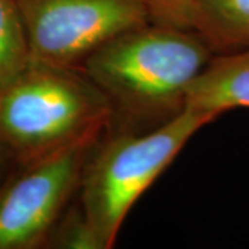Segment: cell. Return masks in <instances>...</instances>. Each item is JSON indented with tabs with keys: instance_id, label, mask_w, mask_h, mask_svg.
I'll return each mask as SVG.
<instances>
[{
	"instance_id": "obj_10",
	"label": "cell",
	"mask_w": 249,
	"mask_h": 249,
	"mask_svg": "<svg viewBox=\"0 0 249 249\" xmlns=\"http://www.w3.org/2000/svg\"><path fill=\"white\" fill-rule=\"evenodd\" d=\"M151 22L190 29L193 0H145Z\"/></svg>"
},
{
	"instance_id": "obj_6",
	"label": "cell",
	"mask_w": 249,
	"mask_h": 249,
	"mask_svg": "<svg viewBox=\"0 0 249 249\" xmlns=\"http://www.w3.org/2000/svg\"><path fill=\"white\" fill-rule=\"evenodd\" d=\"M184 107L213 119L234 108L249 107V45L213 55L190 85Z\"/></svg>"
},
{
	"instance_id": "obj_9",
	"label": "cell",
	"mask_w": 249,
	"mask_h": 249,
	"mask_svg": "<svg viewBox=\"0 0 249 249\" xmlns=\"http://www.w3.org/2000/svg\"><path fill=\"white\" fill-rule=\"evenodd\" d=\"M46 247L67 249H107L104 241L90 223L82 205L67 208L54 226Z\"/></svg>"
},
{
	"instance_id": "obj_1",
	"label": "cell",
	"mask_w": 249,
	"mask_h": 249,
	"mask_svg": "<svg viewBox=\"0 0 249 249\" xmlns=\"http://www.w3.org/2000/svg\"><path fill=\"white\" fill-rule=\"evenodd\" d=\"M213 54L196 31L152 22L98 47L80 70L104 91L115 114L172 118L184 108L187 90Z\"/></svg>"
},
{
	"instance_id": "obj_8",
	"label": "cell",
	"mask_w": 249,
	"mask_h": 249,
	"mask_svg": "<svg viewBox=\"0 0 249 249\" xmlns=\"http://www.w3.org/2000/svg\"><path fill=\"white\" fill-rule=\"evenodd\" d=\"M32 62L27 29L16 0H0V90Z\"/></svg>"
},
{
	"instance_id": "obj_5",
	"label": "cell",
	"mask_w": 249,
	"mask_h": 249,
	"mask_svg": "<svg viewBox=\"0 0 249 249\" xmlns=\"http://www.w3.org/2000/svg\"><path fill=\"white\" fill-rule=\"evenodd\" d=\"M32 58L80 68L111 39L151 22L145 0H16Z\"/></svg>"
},
{
	"instance_id": "obj_11",
	"label": "cell",
	"mask_w": 249,
	"mask_h": 249,
	"mask_svg": "<svg viewBox=\"0 0 249 249\" xmlns=\"http://www.w3.org/2000/svg\"><path fill=\"white\" fill-rule=\"evenodd\" d=\"M10 160H14L13 154L10 152V150L4 145V142L0 140V184L3 181V175L6 172V168L9 165Z\"/></svg>"
},
{
	"instance_id": "obj_4",
	"label": "cell",
	"mask_w": 249,
	"mask_h": 249,
	"mask_svg": "<svg viewBox=\"0 0 249 249\" xmlns=\"http://www.w3.org/2000/svg\"><path fill=\"white\" fill-rule=\"evenodd\" d=\"M98 140H85L21 162L0 184V249L46 247L67 211Z\"/></svg>"
},
{
	"instance_id": "obj_2",
	"label": "cell",
	"mask_w": 249,
	"mask_h": 249,
	"mask_svg": "<svg viewBox=\"0 0 249 249\" xmlns=\"http://www.w3.org/2000/svg\"><path fill=\"white\" fill-rule=\"evenodd\" d=\"M114 115L104 91L80 68L34 61L0 90V140L18 163L100 139Z\"/></svg>"
},
{
	"instance_id": "obj_3",
	"label": "cell",
	"mask_w": 249,
	"mask_h": 249,
	"mask_svg": "<svg viewBox=\"0 0 249 249\" xmlns=\"http://www.w3.org/2000/svg\"><path fill=\"white\" fill-rule=\"evenodd\" d=\"M214 119L184 107L147 134L119 133L90 157L80 183V205L106 248L114 247L126 214L180 150Z\"/></svg>"
},
{
	"instance_id": "obj_7",
	"label": "cell",
	"mask_w": 249,
	"mask_h": 249,
	"mask_svg": "<svg viewBox=\"0 0 249 249\" xmlns=\"http://www.w3.org/2000/svg\"><path fill=\"white\" fill-rule=\"evenodd\" d=\"M190 29L214 53L249 45V0H193Z\"/></svg>"
}]
</instances>
